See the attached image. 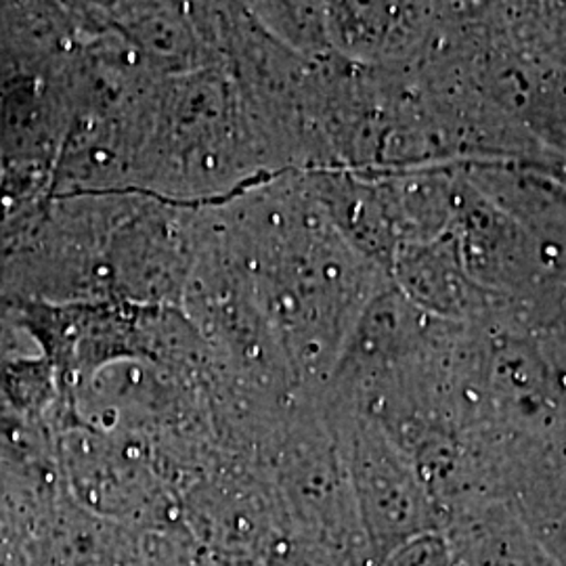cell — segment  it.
<instances>
[{"label": "cell", "mask_w": 566, "mask_h": 566, "mask_svg": "<svg viewBox=\"0 0 566 566\" xmlns=\"http://www.w3.org/2000/svg\"><path fill=\"white\" fill-rule=\"evenodd\" d=\"M386 566H455L446 531H428L386 556Z\"/></svg>", "instance_id": "2"}, {"label": "cell", "mask_w": 566, "mask_h": 566, "mask_svg": "<svg viewBox=\"0 0 566 566\" xmlns=\"http://www.w3.org/2000/svg\"><path fill=\"white\" fill-rule=\"evenodd\" d=\"M346 446L365 526L382 558L422 533L441 531L413 465L380 426L353 420Z\"/></svg>", "instance_id": "1"}]
</instances>
